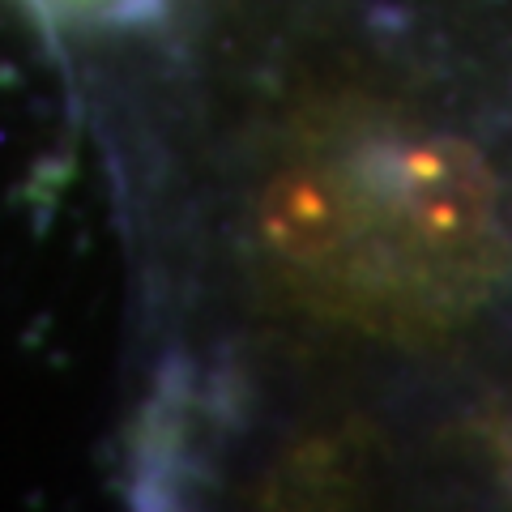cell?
<instances>
[{
	"mask_svg": "<svg viewBox=\"0 0 512 512\" xmlns=\"http://www.w3.org/2000/svg\"><path fill=\"white\" fill-rule=\"evenodd\" d=\"M214 13L154 158V274L180 312V419L312 393L512 414V5L244 0Z\"/></svg>",
	"mask_w": 512,
	"mask_h": 512,
	"instance_id": "1",
	"label": "cell"
},
{
	"mask_svg": "<svg viewBox=\"0 0 512 512\" xmlns=\"http://www.w3.org/2000/svg\"><path fill=\"white\" fill-rule=\"evenodd\" d=\"M154 0H47V9L64 13V18H128L137 9H150Z\"/></svg>",
	"mask_w": 512,
	"mask_h": 512,
	"instance_id": "2",
	"label": "cell"
}]
</instances>
